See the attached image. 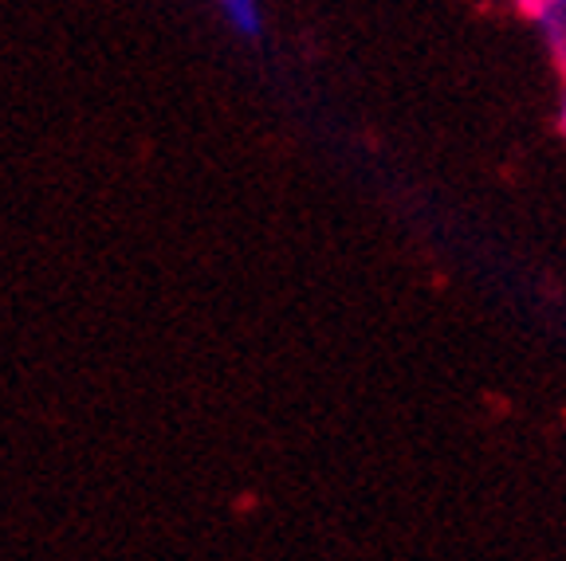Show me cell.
Masks as SVG:
<instances>
[{
	"label": "cell",
	"instance_id": "obj_1",
	"mask_svg": "<svg viewBox=\"0 0 566 561\" xmlns=\"http://www.w3.org/2000/svg\"><path fill=\"white\" fill-rule=\"evenodd\" d=\"M523 4H527V9H531V12H539V9H543V4H551V0H523Z\"/></svg>",
	"mask_w": 566,
	"mask_h": 561
},
{
	"label": "cell",
	"instance_id": "obj_2",
	"mask_svg": "<svg viewBox=\"0 0 566 561\" xmlns=\"http://www.w3.org/2000/svg\"><path fill=\"white\" fill-rule=\"evenodd\" d=\"M563 130H566V98H563Z\"/></svg>",
	"mask_w": 566,
	"mask_h": 561
}]
</instances>
